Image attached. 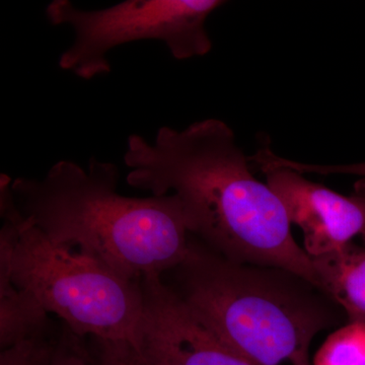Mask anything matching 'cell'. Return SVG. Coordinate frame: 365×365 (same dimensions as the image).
<instances>
[{"label": "cell", "mask_w": 365, "mask_h": 365, "mask_svg": "<svg viewBox=\"0 0 365 365\" xmlns=\"http://www.w3.org/2000/svg\"><path fill=\"white\" fill-rule=\"evenodd\" d=\"M251 158V162H253L259 169L269 167L287 168L302 175L318 174L323 176L349 175V176H359L365 179V162L350 163V165H309V163L294 162V160L281 158L275 155L269 148H261Z\"/></svg>", "instance_id": "obj_12"}, {"label": "cell", "mask_w": 365, "mask_h": 365, "mask_svg": "<svg viewBox=\"0 0 365 365\" xmlns=\"http://www.w3.org/2000/svg\"><path fill=\"white\" fill-rule=\"evenodd\" d=\"M119 170L91 158L88 170L55 163L43 179L11 184L19 212L51 241L90 255L131 279L170 272L188 256L191 235L174 194L136 198L117 191Z\"/></svg>", "instance_id": "obj_2"}, {"label": "cell", "mask_w": 365, "mask_h": 365, "mask_svg": "<svg viewBox=\"0 0 365 365\" xmlns=\"http://www.w3.org/2000/svg\"><path fill=\"white\" fill-rule=\"evenodd\" d=\"M249 162L234 131L218 119L182 131L162 127L153 143L132 134L124 155L128 184L153 196L174 192L190 235L213 253L289 271L319 289L313 260L295 241L284 205L254 177Z\"/></svg>", "instance_id": "obj_1"}, {"label": "cell", "mask_w": 365, "mask_h": 365, "mask_svg": "<svg viewBox=\"0 0 365 365\" xmlns=\"http://www.w3.org/2000/svg\"><path fill=\"white\" fill-rule=\"evenodd\" d=\"M134 347L148 365H254L220 340L160 276L141 279Z\"/></svg>", "instance_id": "obj_6"}, {"label": "cell", "mask_w": 365, "mask_h": 365, "mask_svg": "<svg viewBox=\"0 0 365 365\" xmlns=\"http://www.w3.org/2000/svg\"><path fill=\"white\" fill-rule=\"evenodd\" d=\"M354 187H355V188L359 189V191L362 192V193H364L365 195V179L362 180V181L357 182V184L355 185ZM361 237H362V239L364 240V242H365V232L364 235H362Z\"/></svg>", "instance_id": "obj_15"}, {"label": "cell", "mask_w": 365, "mask_h": 365, "mask_svg": "<svg viewBox=\"0 0 365 365\" xmlns=\"http://www.w3.org/2000/svg\"><path fill=\"white\" fill-rule=\"evenodd\" d=\"M313 365H365V325L348 323L327 338Z\"/></svg>", "instance_id": "obj_10"}, {"label": "cell", "mask_w": 365, "mask_h": 365, "mask_svg": "<svg viewBox=\"0 0 365 365\" xmlns=\"http://www.w3.org/2000/svg\"><path fill=\"white\" fill-rule=\"evenodd\" d=\"M267 185L304 235L311 258L339 250L365 232V195L355 188L341 195L287 168H263Z\"/></svg>", "instance_id": "obj_7"}, {"label": "cell", "mask_w": 365, "mask_h": 365, "mask_svg": "<svg viewBox=\"0 0 365 365\" xmlns=\"http://www.w3.org/2000/svg\"><path fill=\"white\" fill-rule=\"evenodd\" d=\"M49 314L31 295L11 282L0 266V348L7 349L34 336L54 330Z\"/></svg>", "instance_id": "obj_9"}, {"label": "cell", "mask_w": 365, "mask_h": 365, "mask_svg": "<svg viewBox=\"0 0 365 365\" xmlns=\"http://www.w3.org/2000/svg\"><path fill=\"white\" fill-rule=\"evenodd\" d=\"M62 327L21 341L0 353V365H51Z\"/></svg>", "instance_id": "obj_11"}, {"label": "cell", "mask_w": 365, "mask_h": 365, "mask_svg": "<svg viewBox=\"0 0 365 365\" xmlns=\"http://www.w3.org/2000/svg\"><path fill=\"white\" fill-rule=\"evenodd\" d=\"M168 273L175 284H165L254 365H313L312 342L339 324V307L309 281L228 261L192 235L188 256Z\"/></svg>", "instance_id": "obj_3"}, {"label": "cell", "mask_w": 365, "mask_h": 365, "mask_svg": "<svg viewBox=\"0 0 365 365\" xmlns=\"http://www.w3.org/2000/svg\"><path fill=\"white\" fill-rule=\"evenodd\" d=\"M312 260L319 289L342 309L348 323L365 325V247L351 242Z\"/></svg>", "instance_id": "obj_8"}, {"label": "cell", "mask_w": 365, "mask_h": 365, "mask_svg": "<svg viewBox=\"0 0 365 365\" xmlns=\"http://www.w3.org/2000/svg\"><path fill=\"white\" fill-rule=\"evenodd\" d=\"M222 0H127L100 11H83L69 0H54L46 16L54 26L74 31L71 47L59 67L83 79L111 71L107 54L118 46L143 40L162 41L178 60L204 56L212 42L205 24Z\"/></svg>", "instance_id": "obj_5"}, {"label": "cell", "mask_w": 365, "mask_h": 365, "mask_svg": "<svg viewBox=\"0 0 365 365\" xmlns=\"http://www.w3.org/2000/svg\"><path fill=\"white\" fill-rule=\"evenodd\" d=\"M51 365H97V362L85 338L78 337L62 324L61 335Z\"/></svg>", "instance_id": "obj_14"}, {"label": "cell", "mask_w": 365, "mask_h": 365, "mask_svg": "<svg viewBox=\"0 0 365 365\" xmlns=\"http://www.w3.org/2000/svg\"><path fill=\"white\" fill-rule=\"evenodd\" d=\"M91 340V350L97 365H148L130 342L98 338Z\"/></svg>", "instance_id": "obj_13"}, {"label": "cell", "mask_w": 365, "mask_h": 365, "mask_svg": "<svg viewBox=\"0 0 365 365\" xmlns=\"http://www.w3.org/2000/svg\"><path fill=\"white\" fill-rule=\"evenodd\" d=\"M11 184L2 175L0 266L11 282L78 337L134 344L143 314L141 280L48 239L20 215Z\"/></svg>", "instance_id": "obj_4"}]
</instances>
